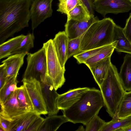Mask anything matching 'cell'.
<instances>
[{"instance_id": "obj_1", "label": "cell", "mask_w": 131, "mask_h": 131, "mask_svg": "<svg viewBox=\"0 0 131 131\" xmlns=\"http://www.w3.org/2000/svg\"><path fill=\"white\" fill-rule=\"evenodd\" d=\"M32 0H0V44L29 26Z\"/></svg>"}, {"instance_id": "obj_27", "label": "cell", "mask_w": 131, "mask_h": 131, "mask_svg": "<svg viewBox=\"0 0 131 131\" xmlns=\"http://www.w3.org/2000/svg\"><path fill=\"white\" fill-rule=\"evenodd\" d=\"M67 15V19L76 20H88L94 17L90 15L82 4H80L75 7Z\"/></svg>"}, {"instance_id": "obj_21", "label": "cell", "mask_w": 131, "mask_h": 131, "mask_svg": "<svg viewBox=\"0 0 131 131\" xmlns=\"http://www.w3.org/2000/svg\"><path fill=\"white\" fill-rule=\"evenodd\" d=\"M26 35H21L11 38L0 45V59L8 57L20 45Z\"/></svg>"}, {"instance_id": "obj_4", "label": "cell", "mask_w": 131, "mask_h": 131, "mask_svg": "<svg viewBox=\"0 0 131 131\" xmlns=\"http://www.w3.org/2000/svg\"><path fill=\"white\" fill-rule=\"evenodd\" d=\"M115 25L113 20L110 18L99 19L93 23L83 35L80 46L81 51L112 43Z\"/></svg>"}, {"instance_id": "obj_14", "label": "cell", "mask_w": 131, "mask_h": 131, "mask_svg": "<svg viewBox=\"0 0 131 131\" xmlns=\"http://www.w3.org/2000/svg\"><path fill=\"white\" fill-rule=\"evenodd\" d=\"M69 40L65 31H59L52 40L54 47L62 68L65 69V64L68 59L67 47Z\"/></svg>"}, {"instance_id": "obj_35", "label": "cell", "mask_w": 131, "mask_h": 131, "mask_svg": "<svg viewBox=\"0 0 131 131\" xmlns=\"http://www.w3.org/2000/svg\"><path fill=\"white\" fill-rule=\"evenodd\" d=\"M123 30L126 36L131 42V13L126 20Z\"/></svg>"}, {"instance_id": "obj_33", "label": "cell", "mask_w": 131, "mask_h": 131, "mask_svg": "<svg viewBox=\"0 0 131 131\" xmlns=\"http://www.w3.org/2000/svg\"><path fill=\"white\" fill-rule=\"evenodd\" d=\"M44 119L39 115L26 131H38Z\"/></svg>"}, {"instance_id": "obj_9", "label": "cell", "mask_w": 131, "mask_h": 131, "mask_svg": "<svg viewBox=\"0 0 131 131\" xmlns=\"http://www.w3.org/2000/svg\"><path fill=\"white\" fill-rule=\"evenodd\" d=\"M53 0H32L30 8L31 27L34 30L45 19L51 17Z\"/></svg>"}, {"instance_id": "obj_20", "label": "cell", "mask_w": 131, "mask_h": 131, "mask_svg": "<svg viewBox=\"0 0 131 131\" xmlns=\"http://www.w3.org/2000/svg\"><path fill=\"white\" fill-rule=\"evenodd\" d=\"M119 74L125 91H131V54L124 56Z\"/></svg>"}, {"instance_id": "obj_38", "label": "cell", "mask_w": 131, "mask_h": 131, "mask_svg": "<svg viewBox=\"0 0 131 131\" xmlns=\"http://www.w3.org/2000/svg\"><path fill=\"white\" fill-rule=\"evenodd\" d=\"M131 131V124L128 126L121 128L118 131Z\"/></svg>"}, {"instance_id": "obj_11", "label": "cell", "mask_w": 131, "mask_h": 131, "mask_svg": "<svg viewBox=\"0 0 131 131\" xmlns=\"http://www.w3.org/2000/svg\"><path fill=\"white\" fill-rule=\"evenodd\" d=\"M17 94V89L4 103L0 105V115L10 121L28 112L19 106Z\"/></svg>"}, {"instance_id": "obj_39", "label": "cell", "mask_w": 131, "mask_h": 131, "mask_svg": "<svg viewBox=\"0 0 131 131\" xmlns=\"http://www.w3.org/2000/svg\"><path fill=\"white\" fill-rule=\"evenodd\" d=\"M76 131H85V129L84 128L83 126L81 125Z\"/></svg>"}, {"instance_id": "obj_29", "label": "cell", "mask_w": 131, "mask_h": 131, "mask_svg": "<svg viewBox=\"0 0 131 131\" xmlns=\"http://www.w3.org/2000/svg\"><path fill=\"white\" fill-rule=\"evenodd\" d=\"M57 11L67 15L77 5L82 4L80 0H58Z\"/></svg>"}, {"instance_id": "obj_3", "label": "cell", "mask_w": 131, "mask_h": 131, "mask_svg": "<svg viewBox=\"0 0 131 131\" xmlns=\"http://www.w3.org/2000/svg\"><path fill=\"white\" fill-rule=\"evenodd\" d=\"M106 112L113 120L118 119V106L125 92L116 66L111 63L103 83L99 87Z\"/></svg>"}, {"instance_id": "obj_36", "label": "cell", "mask_w": 131, "mask_h": 131, "mask_svg": "<svg viewBox=\"0 0 131 131\" xmlns=\"http://www.w3.org/2000/svg\"><path fill=\"white\" fill-rule=\"evenodd\" d=\"M11 122L0 115V131H10Z\"/></svg>"}, {"instance_id": "obj_10", "label": "cell", "mask_w": 131, "mask_h": 131, "mask_svg": "<svg viewBox=\"0 0 131 131\" xmlns=\"http://www.w3.org/2000/svg\"><path fill=\"white\" fill-rule=\"evenodd\" d=\"M40 84L48 115L57 114L59 110L56 105L59 94L57 92L49 76L47 75L45 81L41 82Z\"/></svg>"}, {"instance_id": "obj_32", "label": "cell", "mask_w": 131, "mask_h": 131, "mask_svg": "<svg viewBox=\"0 0 131 131\" xmlns=\"http://www.w3.org/2000/svg\"><path fill=\"white\" fill-rule=\"evenodd\" d=\"M105 122L96 115L86 124L85 131H100Z\"/></svg>"}, {"instance_id": "obj_6", "label": "cell", "mask_w": 131, "mask_h": 131, "mask_svg": "<svg viewBox=\"0 0 131 131\" xmlns=\"http://www.w3.org/2000/svg\"><path fill=\"white\" fill-rule=\"evenodd\" d=\"M27 65L23 79H35L40 83L44 82L47 75L46 51L43 48L33 53L27 54Z\"/></svg>"}, {"instance_id": "obj_19", "label": "cell", "mask_w": 131, "mask_h": 131, "mask_svg": "<svg viewBox=\"0 0 131 131\" xmlns=\"http://www.w3.org/2000/svg\"><path fill=\"white\" fill-rule=\"evenodd\" d=\"M69 122L64 115H48L44 119L38 131H56L63 124Z\"/></svg>"}, {"instance_id": "obj_16", "label": "cell", "mask_w": 131, "mask_h": 131, "mask_svg": "<svg viewBox=\"0 0 131 131\" xmlns=\"http://www.w3.org/2000/svg\"><path fill=\"white\" fill-rule=\"evenodd\" d=\"M113 42L116 41L115 49L119 52L131 54V42L126 36L123 28L116 24L114 29Z\"/></svg>"}, {"instance_id": "obj_26", "label": "cell", "mask_w": 131, "mask_h": 131, "mask_svg": "<svg viewBox=\"0 0 131 131\" xmlns=\"http://www.w3.org/2000/svg\"><path fill=\"white\" fill-rule=\"evenodd\" d=\"M131 124V116L105 122L100 131H118Z\"/></svg>"}, {"instance_id": "obj_8", "label": "cell", "mask_w": 131, "mask_h": 131, "mask_svg": "<svg viewBox=\"0 0 131 131\" xmlns=\"http://www.w3.org/2000/svg\"><path fill=\"white\" fill-rule=\"evenodd\" d=\"M94 10L105 17L108 13L117 14L131 10V0H93Z\"/></svg>"}, {"instance_id": "obj_28", "label": "cell", "mask_w": 131, "mask_h": 131, "mask_svg": "<svg viewBox=\"0 0 131 131\" xmlns=\"http://www.w3.org/2000/svg\"><path fill=\"white\" fill-rule=\"evenodd\" d=\"M35 38L33 34H28L21 42L19 46L12 52L11 55L23 53L27 54L30 50L34 47Z\"/></svg>"}, {"instance_id": "obj_31", "label": "cell", "mask_w": 131, "mask_h": 131, "mask_svg": "<svg viewBox=\"0 0 131 131\" xmlns=\"http://www.w3.org/2000/svg\"><path fill=\"white\" fill-rule=\"evenodd\" d=\"M106 46L82 52L73 56V57L76 60L78 64L84 63L87 60L102 50Z\"/></svg>"}, {"instance_id": "obj_25", "label": "cell", "mask_w": 131, "mask_h": 131, "mask_svg": "<svg viewBox=\"0 0 131 131\" xmlns=\"http://www.w3.org/2000/svg\"><path fill=\"white\" fill-rule=\"evenodd\" d=\"M118 119L131 116V91H125L118 107Z\"/></svg>"}, {"instance_id": "obj_12", "label": "cell", "mask_w": 131, "mask_h": 131, "mask_svg": "<svg viewBox=\"0 0 131 131\" xmlns=\"http://www.w3.org/2000/svg\"><path fill=\"white\" fill-rule=\"evenodd\" d=\"M99 19L97 17L88 20H76L67 19L65 25V31L69 40L79 37L84 34L94 22Z\"/></svg>"}, {"instance_id": "obj_23", "label": "cell", "mask_w": 131, "mask_h": 131, "mask_svg": "<svg viewBox=\"0 0 131 131\" xmlns=\"http://www.w3.org/2000/svg\"><path fill=\"white\" fill-rule=\"evenodd\" d=\"M17 77L14 76L10 78L0 89V105L4 103L17 89V84L18 82Z\"/></svg>"}, {"instance_id": "obj_18", "label": "cell", "mask_w": 131, "mask_h": 131, "mask_svg": "<svg viewBox=\"0 0 131 131\" xmlns=\"http://www.w3.org/2000/svg\"><path fill=\"white\" fill-rule=\"evenodd\" d=\"M111 57L106 58L89 68L100 87L103 83L111 63Z\"/></svg>"}, {"instance_id": "obj_34", "label": "cell", "mask_w": 131, "mask_h": 131, "mask_svg": "<svg viewBox=\"0 0 131 131\" xmlns=\"http://www.w3.org/2000/svg\"><path fill=\"white\" fill-rule=\"evenodd\" d=\"M88 10L90 15L94 16L93 0H80Z\"/></svg>"}, {"instance_id": "obj_7", "label": "cell", "mask_w": 131, "mask_h": 131, "mask_svg": "<svg viewBox=\"0 0 131 131\" xmlns=\"http://www.w3.org/2000/svg\"><path fill=\"white\" fill-rule=\"evenodd\" d=\"M21 81L31 101L34 111L39 115L47 114L46 106L42 93L40 82L32 78L23 79Z\"/></svg>"}, {"instance_id": "obj_17", "label": "cell", "mask_w": 131, "mask_h": 131, "mask_svg": "<svg viewBox=\"0 0 131 131\" xmlns=\"http://www.w3.org/2000/svg\"><path fill=\"white\" fill-rule=\"evenodd\" d=\"M39 114L34 111H29L11 121L10 131H26Z\"/></svg>"}, {"instance_id": "obj_30", "label": "cell", "mask_w": 131, "mask_h": 131, "mask_svg": "<svg viewBox=\"0 0 131 131\" xmlns=\"http://www.w3.org/2000/svg\"><path fill=\"white\" fill-rule=\"evenodd\" d=\"M83 34L76 38L69 40L67 47L68 59L82 52L80 49V46Z\"/></svg>"}, {"instance_id": "obj_24", "label": "cell", "mask_w": 131, "mask_h": 131, "mask_svg": "<svg viewBox=\"0 0 131 131\" xmlns=\"http://www.w3.org/2000/svg\"><path fill=\"white\" fill-rule=\"evenodd\" d=\"M16 97L20 107L28 112L34 111L32 103L23 84L17 88Z\"/></svg>"}, {"instance_id": "obj_2", "label": "cell", "mask_w": 131, "mask_h": 131, "mask_svg": "<svg viewBox=\"0 0 131 131\" xmlns=\"http://www.w3.org/2000/svg\"><path fill=\"white\" fill-rule=\"evenodd\" d=\"M104 106L100 90L90 88L83 94L80 99L68 109L63 111V115L69 122L74 124L81 123L84 125L98 115Z\"/></svg>"}, {"instance_id": "obj_15", "label": "cell", "mask_w": 131, "mask_h": 131, "mask_svg": "<svg viewBox=\"0 0 131 131\" xmlns=\"http://www.w3.org/2000/svg\"><path fill=\"white\" fill-rule=\"evenodd\" d=\"M27 53H23L11 55L2 63L5 66L7 81L14 76H17L19 70L24 63Z\"/></svg>"}, {"instance_id": "obj_13", "label": "cell", "mask_w": 131, "mask_h": 131, "mask_svg": "<svg viewBox=\"0 0 131 131\" xmlns=\"http://www.w3.org/2000/svg\"><path fill=\"white\" fill-rule=\"evenodd\" d=\"M90 88H78L70 89L63 94H59L56 105L59 110L67 109L77 102L83 93Z\"/></svg>"}, {"instance_id": "obj_37", "label": "cell", "mask_w": 131, "mask_h": 131, "mask_svg": "<svg viewBox=\"0 0 131 131\" xmlns=\"http://www.w3.org/2000/svg\"><path fill=\"white\" fill-rule=\"evenodd\" d=\"M6 81L5 66L2 63L0 66V89L4 85Z\"/></svg>"}, {"instance_id": "obj_22", "label": "cell", "mask_w": 131, "mask_h": 131, "mask_svg": "<svg viewBox=\"0 0 131 131\" xmlns=\"http://www.w3.org/2000/svg\"><path fill=\"white\" fill-rule=\"evenodd\" d=\"M116 43L115 41L112 43L106 45L102 50L88 59L84 63L89 68L100 61L111 57L115 49Z\"/></svg>"}, {"instance_id": "obj_5", "label": "cell", "mask_w": 131, "mask_h": 131, "mask_svg": "<svg viewBox=\"0 0 131 131\" xmlns=\"http://www.w3.org/2000/svg\"><path fill=\"white\" fill-rule=\"evenodd\" d=\"M45 50L47 75L50 77L56 90L61 88L66 81L65 69L61 67L53 43L50 39L43 44Z\"/></svg>"}]
</instances>
